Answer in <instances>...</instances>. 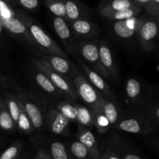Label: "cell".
Wrapping results in <instances>:
<instances>
[{
    "label": "cell",
    "instance_id": "obj_1",
    "mask_svg": "<svg viewBox=\"0 0 159 159\" xmlns=\"http://www.w3.org/2000/svg\"><path fill=\"white\" fill-rule=\"evenodd\" d=\"M17 16L25 23L31 37L34 39L37 46L41 48L42 51L48 54L60 56L64 58H68L65 51L57 45V43L44 32L39 25L34 23L27 16L22 13L17 14Z\"/></svg>",
    "mask_w": 159,
    "mask_h": 159
},
{
    "label": "cell",
    "instance_id": "obj_2",
    "mask_svg": "<svg viewBox=\"0 0 159 159\" xmlns=\"http://www.w3.org/2000/svg\"><path fill=\"white\" fill-rule=\"evenodd\" d=\"M72 84L78 97L81 98L92 110L101 109L103 96L90 84L82 75L75 73L72 79Z\"/></svg>",
    "mask_w": 159,
    "mask_h": 159
},
{
    "label": "cell",
    "instance_id": "obj_3",
    "mask_svg": "<svg viewBox=\"0 0 159 159\" xmlns=\"http://www.w3.org/2000/svg\"><path fill=\"white\" fill-rule=\"evenodd\" d=\"M32 61L34 65L37 67V70L46 75L48 79L54 84V86L61 93L63 96L69 98V99H72V100L77 99L78 95L75 90L73 85H71V83L70 82V80L54 71L46 63V61L42 59L32 58Z\"/></svg>",
    "mask_w": 159,
    "mask_h": 159
},
{
    "label": "cell",
    "instance_id": "obj_4",
    "mask_svg": "<svg viewBox=\"0 0 159 159\" xmlns=\"http://www.w3.org/2000/svg\"><path fill=\"white\" fill-rule=\"evenodd\" d=\"M158 20L150 16H141L138 37L143 50L150 52L156 45L158 34Z\"/></svg>",
    "mask_w": 159,
    "mask_h": 159
},
{
    "label": "cell",
    "instance_id": "obj_5",
    "mask_svg": "<svg viewBox=\"0 0 159 159\" xmlns=\"http://www.w3.org/2000/svg\"><path fill=\"white\" fill-rule=\"evenodd\" d=\"M75 49L77 50L82 57L93 67V71L104 79H109L108 75L99 60V43L97 41L80 42Z\"/></svg>",
    "mask_w": 159,
    "mask_h": 159
},
{
    "label": "cell",
    "instance_id": "obj_6",
    "mask_svg": "<svg viewBox=\"0 0 159 159\" xmlns=\"http://www.w3.org/2000/svg\"><path fill=\"white\" fill-rule=\"evenodd\" d=\"M115 128L127 133L137 134H147L153 133L156 130V128L140 113H138L135 116L120 117L115 126Z\"/></svg>",
    "mask_w": 159,
    "mask_h": 159
},
{
    "label": "cell",
    "instance_id": "obj_7",
    "mask_svg": "<svg viewBox=\"0 0 159 159\" xmlns=\"http://www.w3.org/2000/svg\"><path fill=\"white\" fill-rule=\"evenodd\" d=\"M40 59L45 61L54 71L61 75L68 80H70V78L73 79L75 73L78 71L77 69L73 67L72 64L70 63L66 58L60 56L51 55L43 53L42 55H40Z\"/></svg>",
    "mask_w": 159,
    "mask_h": 159
},
{
    "label": "cell",
    "instance_id": "obj_8",
    "mask_svg": "<svg viewBox=\"0 0 159 159\" xmlns=\"http://www.w3.org/2000/svg\"><path fill=\"white\" fill-rule=\"evenodd\" d=\"M20 99L26 115L30 120L34 129H40L43 126V115L42 110L34 99L27 94L20 93Z\"/></svg>",
    "mask_w": 159,
    "mask_h": 159
},
{
    "label": "cell",
    "instance_id": "obj_9",
    "mask_svg": "<svg viewBox=\"0 0 159 159\" xmlns=\"http://www.w3.org/2000/svg\"><path fill=\"white\" fill-rule=\"evenodd\" d=\"M79 63L80 64L81 66H82V69L85 71V75H86L87 78L89 79V82H90L92 85L102 95V96H104V97L110 98L111 99H115L114 94L112 92L111 89L110 88L107 83L106 82L105 79L102 77V76L99 75V74L96 72V71H93L92 68H90L85 62L82 60L79 59Z\"/></svg>",
    "mask_w": 159,
    "mask_h": 159
},
{
    "label": "cell",
    "instance_id": "obj_10",
    "mask_svg": "<svg viewBox=\"0 0 159 159\" xmlns=\"http://www.w3.org/2000/svg\"><path fill=\"white\" fill-rule=\"evenodd\" d=\"M141 22V16H135L127 20L115 21L113 24V31L120 38H130L138 34Z\"/></svg>",
    "mask_w": 159,
    "mask_h": 159
},
{
    "label": "cell",
    "instance_id": "obj_11",
    "mask_svg": "<svg viewBox=\"0 0 159 159\" xmlns=\"http://www.w3.org/2000/svg\"><path fill=\"white\" fill-rule=\"evenodd\" d=\"M0 21H1L3 27L6 28L9 33L14 34V35L23 37V39L27 40L30 43L34 45V46H37L28 31L25 23L17 16V14L16 16L10 17L8 19L0 18Z\"/></svg>",
    "mask_w": 159,
    "mask_h": 159
},
{
    "label": "cell",
    "instance_id": "obj_12",
    "mask_svg": "<svg viewBox=\"0 0 159 159\" xmlns=\"http://www.w3.org/2000/svg\"><path fill=\"white\" fill-rule=\"evenodd\" d=\"M99 60L102 67L108 75L109 79H117L118 71L116 66L111 49L104 40H101L99 43Z\"/></svg>",
    "mask_w": 159,
    "mask_h": 159
},
{
    "label": "cell",
    "instance_id": "obj_13",
    "mask_svg": "<svg viewBox=\"0 0 159 159\" xmlns=\"http://www.w3.org/2000/svg\"><path fill=\"white\" fill-rule=\"evenodd\" d=\"M69 122L68 118L56 109H53L48 114V123L51 131L57 135L69 134Z\"/></svg>",
    "mask_w": 159,
    "mask_h": 159
},
{
    "label": "cell",
    "instance_id": "obj_14",
    "mask_svg": "<svg viewBox=\"0 0 159 159\" xmlns=\"http://www.w3.org/2000/svg\"><path fill=\"white\" fill-rule=\"evenodd\" d=\"M73 32L79 37L85 39H93L97 36L98 26L96 23L86 18L79 19L71 22L69 25Z\"/></svg>",
    "mask_w": 159,
    "mask_h": 159
},
{
    "label": "cell",
    "instance_id": "obj_15",
    "mask_svg": "<svg viewBox=\"0 0 159 159\" xmlns=\"http://www.w3.org/2000/svg\"><path fill=\"white\" fill-rule=\"evenodd\" d=\"M78 138L79 141L86 147L93 159L101 158V154L98 148L97 141L93 132L85 129L84 127H80L78 133Z\"/></svg>",
    "mask_w": 159,
    "mask_h": 159
},
{
    "label": "cell",
    "instance_id": "obj_16",
    "mask_svg": "<svg viewBox=\"0 0 159 159\" xmlns=\"http://www.w3.org/2000/svg\"><path fill=\"white\" fill-rule=\"evenodd\" d=\"M126 94L128 99L134 104H140L139 107L145 103L146 101L142 97L143 87L141 82L136 79H129L126 83Z\"/></svg>",
    "mask_w": 159,
    "mask_h": 159
},
{
    "label": "cell",
    "instance_id": "obj_17",
    "mask_svg": "<svg viewBox=\"0 0 159 159\" xmlns=\"http://www.w3.org/2000/svg\"><path fill=\"white\" fill-rule=\"evenodd\" d=\"M66 21L68 23L85 18V10L83 5L78 0H65Z\"/></svg>",
    "mask_w": 159,
    "mask_h": 159
},
{
    "label": "cell",
    "instance_id": "obj_18",
    "mask_svg": "<svg viewBox=\"0 0 159 159\" xmlns=\"http://www.w3.org/2000/svg\"><path fill=\"white\" fill-rule=\"evenodd\" d=\"M138 113L145 118L154 127L157 128L159 122V108L158 102L148 100L140 107Z\"/></svg>",
    "mask_w": 159,
    "mask_h": 159
},
{
    "label": "cell",
    "instance_id": "obj_19",
    "mask_svg": "<svg viewBox=\"0 0 159 159\" xmlns=\"http://www.w3.org/2000/svg\"><path fill=\"white\" fill-rule=\"evenodd\" d=\"M113 100V99L110 98L103 97V101L101 107L102 113L108 120L110 127H115L120 119L117 106Z\"/></svg>",
    "mask_w": 159,
    "mask_h": 159
},
{
    "label": "cell",
    "instance_id": "obj_20",
    "mask_svg": "<svg viewBox=\"0 0 159 159\" xmlns=\"http://www.w3.org/2000/svg\"><path fill=\"white\" fill-rule=\"evenodd\" d=\"M133 6H136L134 5L130 0H104L99 5V12L102 16L105 14L133 7Z\"/></svg>",
    "mask_w": 159,
    "mask_h": 159
},
{
    "label": "cell",
    "instance_id": "obj_21",
    "mask_svg": "<svg viewBox=\"0 0 159 159\" xmlns=\"http://www.w3.org/2000/svg\"><path fill=\"white\" fill-rule=\"evenodd\" d=\"M141 11H142L141 8L138 6H133V7L127 8V9H120V10L115 11L110 13L105 14L102 16L110 20L119 21V20H124L138 16V15L141 13Z\"/></svg>",
    "mask_w": 159,
    "mask_h": 159
},
{
    "label": "cell",
    "instance_id": "obj_22",
    "mask_svg": "<svg viewBox=\"0 0 159 159\" xmlns=\"http://www.w3.org/2000/svg\"><path fill=\"white\" fill-rule=\"evenodd\" d=\"M53 26L56 34L59 37V38L64 42L71 41V31L68 22L63 18L61 17H54L53 20Z\"/></svg>",
    "mask_w": 159,
    "mask_h": 159
},
{
    "label": "cell",
    "instance_id": "obj_23",
    "mask_svg": "<svg viewBox=\"0 0 159 159\" xmlns=\"http://www.w3.org/2000/svg\"><path fill=\"white\" fill-rule=\"evenodd\" d=\"M77 108V117L76 122L81 127H92L94 126V114L93 110L85 106L75 104Z\"/></svg>",
    "mask_w": 159,
    "mask_h": 159
},
{
    "label": "cell",
    "instance_id": "obj_24",
    "mask_svg": "<svg viewBox=\"0 0 159 159\" xmlns=\"http://www.w3.org/2000/svg\"><path fill=\"white\" fill-rule=\"evenodd\" d=\"M35 79L37 85H38L43 91L46 92V93L55 96H63V95L61 94V93L54 86V85L51 82V81L48 79V76L45 74H43V72H41L40 71H39V70L37 71H36Z\"/></svg>",
    "mask_w": 159,
    "mask_h": 159
},
{
    "label": "cell",
    "instance_id": "obj_25",
    "mask_svg": "<svg viewBox=\"0 0 159 159\" xmlns=\"http://www.w3.org/2000/svg\"><path fill=\"white\" fill-rule=\"evenodd\" d=\"M5 103L9 112L12 120L16 125L17 120H18L19 114H20V99L18 95L6 94L5 95Z\"/></svg>",
    "mask_w": 159,
    "mask_h": 159
},
{
    "label": "cell",
    "instance_id": "obj_26",
    "mask_svg": "<svg viewBox=\"0 0 159 159\" xmlns=\"http://www.w3.org/2000/svg\"><path fill=\"white\" fill-rule=\"evenodd\" d=\"M16 127V125L12 120L6 103L3 100L0 106V129L6 131H12L15 130Z\"/></svg>",
    "mask_w": 159,
    "mask_h": 159
},
{
    "label": "cell",
    "instance_id": "obj_27",
    "mask_svg": "<svg viewBox=\"0 0 159 159\" xmlns=\"http://www.w3.org/2000/svg\"><path fill=\"white\" fill-rule=\"evenodd\" d=\"M69 152L75 159H93L86 147L79 141H74L70 144Z\"/></svg>",
    "mask_w": 159,
    "mask_h": 159
},
{
    "label": "cell",
    "instance_id": "obj_28",
    "mask_svg": "<svg viewBox=\"0 0 159 159\" xmlns=\"http://www.w3.org/2000/svg\"><path fill=\"white\" fill-rule=\"evenodd\" d=\"M51 159H70L69 154L65 144L59 141H54L50 146Z\"/></svg>",
    "mask_w": 159,
    "mask_h": 159
},
{
    "label": "cell",
    "instance_id": "obj_29",
    "mask_svg": "<svg viewBox=\"0 0 159 159\" xmlns=\"http://www.w3.org/2000/svg\"><path fill=\"white\" fill-rule=\"evenodd\" d=\"M44 2L48 9L53 15L65 20L66 19L65 0H44Z\"/></svg>",
    "mask_w": 159,
    "mask_h": 159
},
{
    "label": "cell",
    "instance_id": "obj_30",
    "mask_svg": "<svg viewBox=\"0 0 159 159\" xmlns=\"http://www.w3.org/2000/svg\"><path fill=\"white\" fill-rule=\"evenodd\" d=\"M19 96H20V94H19ZM16 127H18L22 132H24V133H30V132H32L33 130H34L30 120L29 117H28V116L26 115V112H25L24 110V108H23L21 99H20V114H19L18 120H17Z\"/></svg>",
    "mask_w": 159,
    "mask_h": 159
},
{
    "label": "cell",
    "instance_id": "obj_31",
    "mask_svg": "<svg viewBox=\"0 0 159 159\" xmlns=\"http://www.w3.org/2000/svg\"><path fill=\"white\" fill-rule=\"evenodd\" d=\"M56 110L66 116L69 121L76 122L77 117V108L75 105L69 103L68 102H61L56 107Z\"/></svg>",
    "mask_w": 159,
    "mask_h": 159
},
{
    "label": "cell",
    "instance_id": "obj_32",
    "mask_svg": "<svg viewBox=\"0 0 159 159\" xmlns=\"http://www.w3.org/2000/svg\"><path fill=\"white\" fill-rule=\"evenodd\" d=\"M94 114V126H96L99 133L104 134L110 128L108 120L102 112V109L93 110Z\"/></svg>",
    "mask_w": 159,
    "mask_h": 159
},
{
    "label": "cell",
    "instance_id": "obj_33",
    "mask_svg": "<svg viewBox=\"0 0 159 159\" xmlns=\"http://www.w3.org/2000/svg\"><path fill=\"white\" fill-rule=\"evenodd\" d=\"M22 149V144L16 142L9 146L0 155V159H16Z\"/></svg>",
    "mask_w": 159,
    "mask_h": 159
},
{
    "label": "cell",
    "instance_id": "obj_34",
    "mask_svg": "<svg viewBox=\"0 0 159 159\" xmlns=\"http://www.w3.org/2000/svg\"><path fill=\"white\" fill-rule=\"evenodd\" d=\"M143 9L148 16L159 19V0H150Z\"/></svg>",
    "mask_w": 159,
    "mask_h": 159
},
{
    "label": "cell",
    "instance_id": "obj_35",
    "mask_svg": "<svg viewBox=\"0 0 159 159\" xmlns=\"http://www.w3.org/2000/svg\"><path fill=\"white\" fill-rule=\"evenodd\" d=\"M13 16H16L15 11L4 0H0V18L8 19Z\"/></svg>",
    "mask_w": 159,
    "mask_h": 159
},
{
    "label": "cell",
    "instance_id": "obj_36",
    "mask_svg": "<svg viewBox=\"0 0 159 159\" xmlns=\"http://www.w3.org/2000/svg\"><path fill=\"white\" fill-rule=\"evenodd\" d=\"M16 2L27 10H36L39 7V0H16Z\"/></svg>",
    "mask_w": 159,
    "mask_h": 159
},
{
    "label": "cell",
    "instance_id": "obj_37",
    "mask_svg": "<svg viewBox=\"0 0 159 159\" xmlns=\"http://www.w3.org/2000/svg\"><path fill=\"white\" fill-rule=\"evenodd\" d=\"M100 159H121L120 156L113 151H107L103 156H101Z\"/></svg>",
    "mask_w": 159,
    "mask_h": 159
},
{
    "label": "cell",
    "instance_id": "obj_38",
    "mask_svg": "<svg viewBox=\"0 0 159 159\" xmlns=\"http://www.w3.org/2000/svg\"><path fill=\"white\" fill-rule=\"evenodd\" d=\"M130 1H131L132 2H133V4L135 5L136 6H138V7L143 9V7H144L150 0H130Z\"/></svg>",
    "mask_w": 159,
    "mask_h": 159
},
{
    "label": "cell",
    "instance_id": "obj_39",
    "mask_svg": "<svg viewBox=\"0 0 159 159\" xmlns=\"http://www.w3.org/2000/svg\"><path fill=\"white\" fill-rule=\"evenodd\" d=\"M121 159H142L140 156L132 153H127L120 156Z\"/></svg>",
    "mask_w": 159,
    "mask_h": 159
},
{
    "label": "cell",
    "instance_id": "obj_40",
    "mask_svg": "<svg viewBox=\"0 0 159 159\" xmlns=\"http://www.w3.org/2000/svg\"><path fill=\"white\" fill-rule=\"evenodd\" d=\"M35 159H51V158L43 151H40L37 154Z\"/></svg>",
    "mask_w": 159,
    "mask_h": 159
},
{
    "label": "cell",
    "instance_id": "obj_41",
    "mask_svg": "<svg viewBox=\"0 0 159 159\" xmlns=\"http://www.w3.org/2000/svg\"><path fill=\"white\" fill-rule=\"evenodd\" d=\"M9 78L6 77L5 75L0 73V82H3V83H7L9 82Z\"/></svg>",
    "mask_w": 159,
    "mask_h": 159
},
{
    "label": "cell",
    "instance_id": "obj_42",
    "mask_svg": "<svg viewBox=\"0 0 159 159\" xmlns=\"http://www.w3.org/2000/svg\"><path fill=\"white\" fill-rule=\"evenodd\" d=\"M2 28H3V26H2V25L1 21H0V34H1L2 32Z\"/></svg>",
    "mask_w": 159,
    "mask_h": 159
},
{
    "label": "cell",
    "instance_id": "obj_43",
    "mask_svg": "<svg viewBox=\"0 0 159 159\" xmlns=\"http://www.w3.org/2000/svg\"><path fill=\"white\" fill-rule=\"evenodd\" d=\"M6 1L9 2H16V0H6Z\"/></svg>",
    "mask_w": 159,
    "mask_h": 159
},
{
    "label": "cell",
    "instance_id": "obj_44",
    "mask_svg": "<svg viewBox=\"0 0 159 159\" xmlns=\"http://www.w3.org/2000/svg\"><path fill=\"white\" fill-rule=\"evenodd\" d=\"M2 101H3V99H2L1 96H0V106H1V103H2Z\"/></svg>",
    "mask_w": 159,
    "mask_h": 159
}]
</instances>
